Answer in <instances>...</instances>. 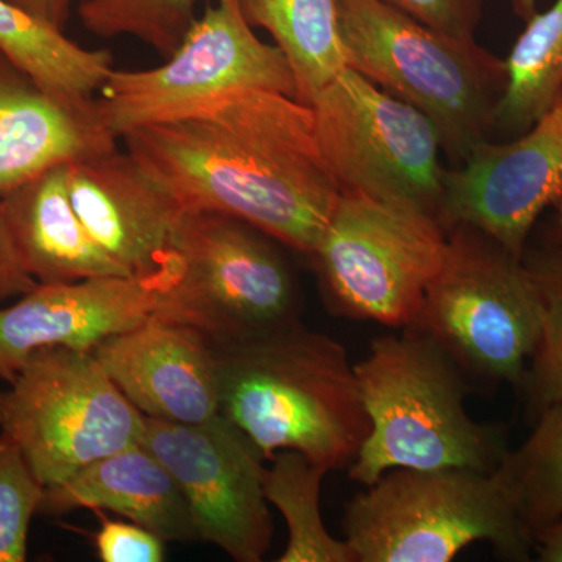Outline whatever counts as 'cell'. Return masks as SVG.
<instances>
[{
    "mask_svg": "<svg viewBox=\"0 0 562 562\" xmlns=\"http://www.w3.org/2000/svg\"><path fill=\"white\" fill-rule=\"evenodd\" d=\"M122 139L184 210L231 214L306 257L341 195L312 105L283 92H233Z\"/></svg>",
    "mask_w": 562,
    "mask_h": 562,
    "instance_id": "cell-1",
    "label": "cell"
},
{
    "mask_svg": "<svg viewBox=\"0 0 562 562\" xmlns=\"http://www.w3.org/2000/svg\"><path fill=\"white\" fill-rule=\"evenodd\" d=\"M214 349L221 414L265 460L294 450L328 472L357 460L371 420L341 342L297 322Z\"/></svg>",
    "mask_w": 562,
    "mask_h": 562,
    "instance_id": "cell-2",
    "label": "cell"
},
{
    "mask_svg": "<svg viewBox=\"0 0 562 562\" xmlns=\"http://www.w3.org/2000/svg\"><path fill=\"white\" fill-rule=\"evenodd\" d=\"M355 372L371 420L349 468L355 483L369 486L395 469L501 468L509 452L506 431L468 413V379L427 336L413 328L380 336Z\"/></svg>",
    "mask_w": 562,
    "mask_h": 562,
    "instance_id": "cell-3",
    "label": "cell"
},
{
    "mask_svg": "<svg viewBox=\"0 0 562 562\" xmlns=\"http://www.w3.org/2000/svg\"><path fill=\"white\" fill-rule=\"evenodd\" d=\"M338 25L347 66L430 117L454 166L491 139L505 60L380 0H338Z\"/></svg>",
    "mask_w": 562,
    "mask_h": 562,
    "instance_id": "cell-4",
    "label": "cell"
},
{
    "mask_svg": "<svg viewBox=\"0 0 562 562\" xmlns=\"http://www.w3.org/2000/svg\"><path fill=\"white\" fill-rule=\"evenodd\" d=\"M364 487L342 520L357 562H449L476 542L508 561L535 552L501 468L395 469Z\"/></svg>",
    "mask_w": 562,
    "mask_h": 562,
    "instance_id": "cell-5",
    "label": "cell"
},
{
    "mask_svg": "<svg viewBox=\"0 0 562 562\" xmlns=\"http://www.w3.org/2000/svg\"><path fill=\"white\" fill-rule=\"evenodd\" d=\"M430 338L465 379L522 390L542 308L522 258L471 225L447 232L441 269L409 327Z\"/></svg>",
    "mask_w": 562,
    "mask_h": 562,
    "instance_id": "cell-6",
    "label": "cell"
},
{
    "mask_svg": "<svg viewBox=\"0 0 562 562\" xmlns=\"http://www.w3.org/2000/svg\"><path fill=\"white\" fill-rule=\"evenodd\" d=\"M283 244L217 211H184L173 235L181 273L151 319L187 325L214 347L301 322L302 294Z\"/></svg>",
    "mask_w": 562,
    "mask_h": 562,
    "instance_id": "cell-7",
    "label": "cell"
},
{
    "mask_svg": "<svg viewBox=\"0 0 562 562\" xmlns=\"http://www.w3.org/2000/svg\"><path fill=\"white\" fill-rule=\"evenodd\" d=\"M146 416L128 402L91 350L33 351L0 391V432L20 447L44 487L85 465L138 446Z\"/></svg>",
    "mask_w": 562,
    "mask_h": 562,
    "instance_id": "cell-8",
    "label": "cell"
},
{
    "mask_svg": "<svg viewBox=\"0 0 562 562\" xmlns=\"http://www.w3.org/2000/svg\"><path fill=\"white\" fill-rule=\"evenodd\" d=\"M446 249V228L431 214L341 192L310 258L333 314L406 328Z\"/></svg>",
    "mask_w": 562,
    "mask_h": 562,
    "instance_id": "cell-9",
    "label": "cell"
},
{
    "mask_svg": "<svg viewBox=\"0 0 562 562\" xmlns=\"http://www.w3.org/2000/svg\"><path fill=\"white\" fill-rule=\"evenodd\" d=\"M247 90L297 99L294 74L279 47L258 38L236 0H214L162 65L111 70L94 101L106 131L120 139Z\"/></svg>",
    "mask_w": 562,
    "mask_h": 562,
    "instance_id": "cell-10",
    "label": "cell"
},
{
    "mask_svg": "<svg viewBox=\"0 0 562 562\" xmlns=\"http://www.w3.org/2000/svg\"><path fill=\"white\" fill-rule=\"evenodd\" d=\"M310 105L341 192L412 206L438 220L447 169L430 117L349 66Z\"/></svg>",
    "mask_w": 562,
    "mask_h": 562,
    "instance_id": "cell-11",
    "label": "cell"
},
{
    "mask_svg": "<svg viewBox=\"0 0 562 562\" xmlns=\"http://www.w3.org/2000/svg\"><path fill=\"white\" fill-rule=\"evenodd\" d=\"M140 443L179 484L199 541L236 562L265 560L273 538L265 458L233 422L221 413L201 424L146 417Z\"/></svg>",
    "mask_w": 562,
    "mask_h": 562,
    "instance_id": "cell-12",
    "label": "cell"
},
{
    "mask_svg": "<svg viewBox=\"0 0 562 562\" xmlns=\"http://www.w3.org/2000/svg\"><path fill=\"white\" fill-rule=\"evenodd\" d=\"M562 199V92L552 109L506 143L483 140L443 177L438 220L446 232L479 228L524 258L539 216Z\"/></svg>",
    "mask_w": 562,
    "mask_h": 562,
    "instance_id": "cell-13",
    "label": "cell"
},
{
    "mask_svg": "<svg viewBox=\"0 0 562 562\" xmlns=\"http://www.w3.org/2000/svg\"><path fill=\"white\" fill-rule=\"evenodd\" d=\"M180 273L177 255L165 268L144 276L36 283L20 301L0 308V379L13 382L33 351L92 350L151 319L161 295Z\"/></svg>",
    "mask_w": 562,
    "mask_h": 562,
    "instance_id": "cell-14",
    "label": "cell"
},
{
    "mask_svg": "<svg viewBox=\"0 0 562 562\" xmlns=\"http://www.w3.org/2000/svg\"><path fill=\"white\" fill-rule=\"evenodd\" d=\"M70 202L85 227L132 276L176 260L173 235L184 210L127 150L69 162Z\"/></svg>",
    "mask_w": 562,
    "mask_h": 562,
    "instance_id": "cell-15",
    "label": "cell"
},
{
    "mask_svg": "<svg viewBox=\"0 0 562 562\" xmlns=\"http://www.w3.org/2000/svg\"><path fill=\"white\" fill-rule=\"evenodd\" d=\"M91 351L149 419L201 424L221 413L216 349L187 325L149 319Z\"/></svg>",
    "mask_w": 562,
    "mask_h": 562,
    "instance_id": "cell-16",
    "label": "cell"
},
{
    "mask_svg": "<svg viewBox=\"0 0 562 562\" xmlns=\"http://www.w3.org/2000/svg\"><path fill=\"white\" fill-rule=\"evenodd\" d=\"M95 101L58 98L0 49V198L58 165L117 149Z\"/></svg>",
    "mask_w": 562,
    "mask_h": 562,
    "instance_id": "cell-17",
    "label": "cell"
},
{
    "mask_svg": "<svg viewBox=\"0 0 562 562\" xmlns=\"http://www.w3.org/2000/svg\"><path fill=\"white\" fill-rule=\"evenodd\" d=\"M76 509L120 514L166 542L199 541L179 484L143 443L103 457L65 482L44 487L41 516H65Z\"/></svg>",
    "mask_w": 562,
    "mask_h": 562,
    "instance_id": "cell-18",
    "label": "cell"
},
{
    "mask_svg": "<svg viewBox=\"0 0 562 562\" xmlns=\"http://www.w3.org/2000/svg\"><path fill=\"white\" fill-rule=\"evenodd\" d=\"M68 165L54 166L0 198L22 265L38 283L132 276L99 246L74 210Z\"/></svg>",
    "mask_w": 562,
    "mask_h": 562,
    "instance_id": "cell-19",
    "label": "cell"
},
{
    "mask_svg": "<svg viewBox=\"0 0 562 562\" xmlns=\"http://www.w3.org/2000/svg\"><path fill=\"white\" fill-rule=\"evenodd\" d=\"M251 27L272 36L294 74L297 101L310 105L342 69L338 0H236Z\"/></svg>",
    "mask_w": 562,
    "mask_h": 562,
    "instance_id": "cell-20",
    "label": "cell"
},
{
    "mask_svg": "<svg viewBox=\"0 0 562 562\" xmlns=\"http://www.w3.org/2000/svg\"><path fill=\"white\" fill-rule=\"evenodd\" d=\"M0 49L52 94L74 102L94 99L114 69L109 50L85 49L10 0H0Z\"/></svg>",
    "mask_w": 562,
    "mask_h": 562,
    "instance_id": "cell-21",
    "label": "cell"
},
{
    "mask_svg": "<svg viewBox=\"0 0 562 562\" xmlns=\"http://www.w3.org/2000/svg\"><path fill=\"white\" fill-rule=\"evenodd\" d=\"M525 22L505 58V91L495 113V132L506 136L531 128L562 92V0Z\"/></svg>",
    "mask_w": 562,
    "mask_h": 562,
    "instance_id": "cell-22",
    "label": "cell"
},
{
    "mask_svg": "<svg viewBox=\"0 0 562 562\" xmlns=\"http://www.w3.org/2000/svg\"><path fill=\"white\" fill-rule=\"evenodd\" d=\"M265 469L262 486L288 525L279 562H357L349 543L333 538L321 514V487L328 471L305 454L283 450Z\"/></svg>",
    "mask_w": 562,
    "mask_h": 562,
    "instance_id": "cell-23",
    "label": "cell"
},
{
    "mask_svg": "<svg viewBox=\"0 0 562 562\" xmlns=\"http://www.w3.org/2000/svg\"><path fill=\"white\" fill-rule=\"evenodd\" d=\"M501 471L532 539L562 517V397L536 414L535 428Z\"/></svg>",
    "mask_w": 562,
    "mask_h": 562,
    "instance_id": "cell-24",
    "label": "cell"
},
{
    "mask_svg": "<svg viewBox=\"0 0 562 562\" xmlns=\"http://www.w3.org/2000/svg\"><path fill=\"white\" fill-rule=\"evenodd\" d=\"M522 260L542 308L541 339L520 390L536 417L562 397V246L527 249Z\"/></svg>",
    "mask_w": 562,
    "mask_h": 562,
    "instance_id": "cell-25",
    "label": "cell"
},
{
    "mask_svg": "<svg viewBox=\"0 0 562 562\" xmlns=\"http://www.w3.org/2000/svg\"><path fill=\"white\" fill-rule=\"evenodd\" d=\"M77 13L92 35L133 36L162 60L171 57L199 18L195 0H80Z\"/></svg>",
    "mask_w": 562,
    "mask_h": 562,
    "instance_id": "cell-26",
    "label": "cell"
},
{
    "mask_svg": "<svg viewBox=\"0 0 562 562\" xmlns=\"http://www.w3.org/2000/svg\"><path fill=\"white\" fill-rule=\"evenodd\" d=\"M43 495L20 447L0 432V562L27 560L29 530Z\"/></svg>",
    "mask_w": 562,
    "mask_h": 562,
    "instance_id": "cell-27",
    "label": "cell"
},
{
    "mask_svg": "<svg viewBox=\"0 0 562 562\" xmlns=\"http://www.w3.org/2000/svg\"><path fill=\"white\" fill-rule=\"evenodd\" d=\"M101 528L94 546L102 562H161L165 543L160 536L135 522L109 519L102 509H94Z\"/></svg>",
    "mask_w": 562,
    "mask_h": 562,
    "instance_id": "cell-28",
    "label": "cell"
},
{
    "mask_svg": "<svg viewBox=\"0 0 562 562\" xmlns=\"http://www.w3.org/2000/svg\"><path fill=\"white\" fill-rule=\"evenodd\" d=\"M432 31L475 40L484 0H380Z\"/></svg>",
    "mask_w": 562,
    "mask_h": 562,
    "instance_id": "cell-29",
    "label": "cell"
},
{
    "mask_svg": "<svg viewBox=\"0 0 562 562\" xmlns=\"http://www.w3.org/2000/svg\"><path fill=\"white\" fill-rule=\"evenodd\" d=\"M36 283L38 281L22 265L0 203V303L21 297L35 288Z\"/></svg>",
    "mask_w": 562,
    "mask_h": 562,
    "instance_id": "cell-30",
    "label": "cell"
},
{
    "mask_svg": "<svg viewBox=\"0 0 562 562\" xmlns=\"http://www.w3.org/2000/svg\"><path fill=\"white\" fill-rule=\"evenodd\" d=\"M14 5L20 7L25 13L46 22L52 27L63 31L68 21L70 9L74 3L79 5L80 0H10Z\"/></svg>",
    "mask_w": 562,
    "mask_h": 562,
    "instance_id": "cell-31",
    "label": "cell"
},
{
    "mask_svg": "<svg viewBox=\"0 0 562 562\" xmlns=\"http://www.w3.org/2000/svg\"><path fill=\"white\" fill-rule=\"evenodd\" d=\"M535 553L542 562H562V517L535 536Z\"/></svg>",
    "mask_w": 562,
    "mask_h": 562,
    "instance_id": "cell-32",
    "label": "cell"
},
{
    "mask_svg": "<svg viewBox=\"0 0 562 562\" xmlns=\"http://www.w3.org/2000/svg\"><path fill=\"white\" fill-rule=\"evenodd\" d=\"M513 10L520 20L528 21L538 11V0H513Z\"/></svg>",
    "mask_w": 562,
    "mask_h": 562,
    "instance_id": "cell-33",
    "label": "cell"
},
{
    "mask_svg": "<svg viewBox=\"0 0 562 562\" xmlns=\"http://www.w3.org/2000/svg\"><path fill=\"white\" fill-rule=\"evenodd\" d=\"M552 239L557 246H562V199L554 205V220L552 227Z\"/></svg>",
    "mask_w": 562,
    "mask_h": 562,
    "instance_id": "cell-34",
    "label": "cell"
}]
</instances>
